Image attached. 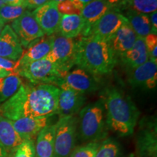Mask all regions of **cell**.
<instances>
[{
    "label": "cell",
    "instance_id": "ba28073f",
    "mask_svg": "<svg viewBox=\"0 0 157 157\" xmlns=\"http://www.w3.org/2000/svg\"><path fill=\"white\" fill-rule=\"evenodd\" d=\"M136 150L138 157H157L156 120L154 117L144 118L140 121Z\"/></svg>",
    "mask_w": 157,
    "mask_h": 157
},
{
    "label": "cell",
    "instance_id": "7402d4cb",
    "mask_svg": "<svg viewBox=\"0 0 157 157\" xmlns=\"http://www.w3.org/2000/svg\"><path fill=\"white\" fill-rule=\"evenodd\" d=\"M23 141L13 127L12 121L0 115V144L8 152L9 156Z\"/></svg>",
    "mask_w": 157,
    "mask_h": 157
},
{
    "label": "cell",
    "instance_id": "7bdbcfd3",
    "mask_svg": "<svg viewBox=\"0 0 157 157\" xmlns=\"http://www.w3.org/2000/svg\"><path fill=\"white\" fill-rule=\"evenodd\" d=\"M3 28H4V25H2L1 23H0V34H1V33H2V31Z\"/></svg>",
    "mask_w": 157,
    "mask_h": 157
},
{
    "label": "cell",
    "instance_id": "e0dca14e",
    "mask_svg": "<svg viewBox=\"0 0 157 157\" xmlns=\"http://www.w3.org/2000/svg\"><path fill=\"white\" fill-rule=\"evenodd\" d=\"M50 117H23L12 121L13 127L23 140H34L43 128L50 124Z\"/></svg>",
    "mask_w": 157,
    "mask_h": 157
},
{
    "label": "cell",
    "instance_id": "5b68a950",
    "mask_svg": "<svg viewBox=\"0 0 157 157\" xmlns=\"http://www.w3.org/2000/svg\"><path fill=\"white\" fill-rule=\"evenodd\" d=\"M15 73L28 79L31 84H52L56 87L63 80L65 75L45 58L17 68Z\"/></svg>",
    "mask_w": 157,
    "mask_h": 157
},
{
    "label": "cell",
    "instance_id": "8d00e7d4",
    "mask_svg": "<svg viewBox=\"0 0 157 157\" xmlns=\"http://www.w3.org/2000/svg\"><path fill=\"white\" fill-rule=\"evenodd\" d=\"M12 74H15L11 71H8L3 69V68H0V78L6 77V76H8Z\"/></svg>",
    "mask_w": 157,
    "mask_h": 157
},
{
    "label": "cell",
    "instance_id": "f546056e",
    "mask_svg": "<svg viewBox=\"0 0 157 157\" xmlns=\"http://www.w3.org/2000/svg\"><path fill=\"white\" fill-rule=\"evenodd\" d=\"M9 157H36L34 140H23Z\"/></svg>",
    "mask_w": 157,
    "mask_h": 157
},
{
    "label": "cell",
    "instance_id": "5bb4252c",
    "mask_svg": "<svg viewBox=\"0 0 157 157\" xmlns=\"http://www.w3.org/2000/svg\"><path fill=\"white\" fill-rule=\"evenodd\" d=\"M63 81L71 88L84 95L93 93L99 88L97 78L81 68L65 74Z\"/></svg>",
    "mask_w": 157,
    "mask_h": 157
},
{
    "label": "cell",
    "instance_id": "74e56055",
    "mask_svg": "<svg viewBox=\"0 0 157 157\" xmlns=\"http://www.w3.org/2000/svg\"><path fill=\"white\" fill-rule=\"evenodd\" d=\"M0 157H9L8 152L0 144Z\"/></svg>",
    "mask_w": 157,
    "mask_h": 157
},
{
    "label": "cell",
    "instance_id": "b9f144b4",
    "mask_svg": "<svg viewBox=\"0 0 157 157\" xmlns=\"http://www.w3.org/2000/svg\"><path fill=\"white\" fill-rule=\"evenodd\" d=\"M51 1H54V2H57V3H60V2H62L66 1V0H51Z\"/></svg>",
    "mask_w": 157,
    "mask_h": 157
},
{
    "label": "cell",
    "instance_id": "ab89813d",
    "mask_svg": "<svg viewBox=\"0 0 157 157\" xmlns=\"http://www.w3.org/2000/svg\"><path fill=\"white\" fill-rule=\"evenodd\" d=\"M105 1L108 2L111 4V5L115 6V5H117L118 3H119L121 0H105Z\"/></svg>",
    "mask_w": 157,
    "mask_h": 157
},
{
    "label": "cell",
    "instance_id": "836d02e7",
    "mask_svg": "<svg viewBox=\"0 0 157 157\" xmlns=\"http://www.w3.org/2000/svg\"><path fill=\"white\" fill-rule=\"evenodd\" d=\"M50 0H24V7L29 10H35L44 5Z\"/></svg>",
    "mask_w": 157,
    "mask_h": 157
},
{
    "label": "cell",
    "instance_id": "8fae6325",
    "mask_svg": "<svg viewBox=\"0 0 157 157\" xmlns=\"http://www.w3.org/2000/svg\"><path fill=\"white\" fill-rule=\"evenodd\" d=\"M10 26L23 48H28L31 43L44 36L31 12L29 10H25L18 18L13 21Z\"/></svg>",
    "mask_w": 157,
    "mask_h": 157
},
{
    "label": "cell",
    "instance_id": "484cf974",
    "mask_svg": "<svg viewBox=\"0 0 157 157\" xmlns=\"http://www.w3.org/2000/svg\"><path fill=\"white\" fill-rule=\"evenodd\" d=\"M22 84V80L17 74L0 78V105L15 95Z\"/></svg>",
    "mask_w": 157,
    "mask_h": 157
},
{
    "label": "cell",
    "instance_id": "44dd1931",
    "mask_svg": "<svg viewBox=\"0 0 157 157\" xmlns=\"http://www.w3.org/2000/svg\"><path fill=\"white\" fill-rule=\"evenodd\" d=\"M55 134L56 124H48L36 137V157H55Z\"/></svg>",
    "mask_w": 157,
    "mask_h": 157
},
{
    "label": "cell",
    "instance_id": "d4e9b609",
    "mask_svg": "<svg viewBox=\"0 0 157 157\" xmlns=\"http://www.w3.org/2000/svg\"><path fill=\"white\" fill-rule=\"evenodd\" d=\"M115 6L120 11L127 10L147 15L156 11L157 0H121Z\"/></svg>",
    "mask_w": 157,
    "mask_h": 157
},
{
    "label": "cell",
    "instance_id": "2e32d148",
    "mask_svg": "<svg viewBox=\"0 0 157 157\" xmlns=\"http://www.w3.org/2000/svg\"><path fill=\"white\" fill-rule=\"evenodd\" d=\"M53 38L54 36L51 35L44 38L36 39L35 42L34 41L32 43H31L28 47V49L23 52L22 56L17 61V69L36 60L46 58L52 48Z\"/></svg>",
    "mask_w": 157,
    "mask_h": 157
},
{
    "label": "cell",
    "instance_id": "cb8c5ba5",
    "mask_svg": "<svg viewBox=\"0 0 157 157\" xmlns=\"http://www.w3.org/2000/svg\"><path fill=\"white\" fill-rule=\"evenodd\" d=\"M124 15L137 36L145 38L151 34V27L148 15L128 10Z\"/></svg>",
    "mask_w": 157,
    "mask_h": 157
},
{
    "label": "cell",
    "instance_id": "e575fe53",
    "mask_svg": "<svg viewBox=\"0 0 157 157\" xmlns=\"http://www.w3.org/2000/svg\"><path fill=\"white\" fill-rule=\"evenodd\" d=\"M148 17L150 19L151 27V34L157 35V12L154 11L150 13V15H148Z\"/></svg>",
    "mask_w": 157,
    "mask_h": 157
},
{
    "label": "cell",
    "instance_id": "30bf717a",
    "mask_svg": "<svg viewBox=\"0 0 157 157\" xmlns=\"http://www.w3.org/2000/svg\"><path fill=\"white\" fill-rule=\"evenodd\" d=\"M60 90L57 114L60 118L71 117L78 113L86 102V97L71 88L63 80L58 85Z\"/></svg>",
    "mask_w": 157,
    "mask_h": 157
},
{
    "label": "cell",
    "instance_id": "ee69618b",
    "mask_svg": "<svg viewBox=\"0 0 157 157\" xmlns=\"http://www.w3.org/2000/svg\"><path fill=\"white\" fill-rule=\"evenodd\" d=\"M126 157H136V156H135L134 154H129L128 156H126Z\"/></svg>",
    "mask_w": 157,
    "mask_h": 157
},
{
    "label": "cell",
    "instance_id": "4316f807",
    "mask_svg": "<svg viewBox=\"0 0 157 157\" xmlns=\"http://www.w3.org/2000/svg\"><path fill=\"white\" fill-rule=\"evenodd\" d=\"M124 151L121 143L112 137L101 142L95 157H123Z\"/></svg>",
    "mask_w": 157,
    "mask_h": 157
},
{
    "label": "cell",
    "instance_id": "d6a6232c",
    "mask_svg": "<svg viewBox=\"0 0 157 157\" xmlns=\"http://www.w3.org/2000/svg\"><path fill=\"white\" fill-rule=\"evenodd\" d=\"M17 67V62L0 57V68L15 74Z\"/></svg>",
    "mask_w": 157,
    "mask_h": 157
},
{
    "label": "cell",
    "instance_id": "4dcf8cb0",
    "mask_svg": "<svg viewBox=\"0 0 157 157\" xmlns=\"http://www.w3.org/2000/svg\"><path fill=\"white\" fill-rule=\"evenodd\" d=\"M149 60L157 61V35L149 34L144 38Z\"/></svg>",
    "mask_w": 157,
    "mask_h": 157
},
{
    "label": "cell",
    "instance_id": "1f68e13d",
    "mask_svg": "<svg viewBox=\"0 0 157 157\" xmlns=\"http://www.w3.org/2000/svg\"><path fill=\"white\" fill-rule=\"evenodd\" d=\"M58 9L61 15H81V11L76 8L71 0H66L58 3Z\"/></svg>",
    "mask_w": 157,
    "mask_h": 157
},
{
    "label": "cell",
    "instance_id": "6da1fadb",
    "mask_svg": "<svg viewBox=\"0 0 157 157\" xmlns=\"http://www.w3.org/2000/svg\"><path fill=\"white\" fill-rule=\"evenodd\" d=\"M60 90L52 84H23L0 105V115L10 121L57 114Z\"/></svg>",
    "mask_w": 157,
    "mask_h": 157
},
{
    "label": "cell",
    "instance_id": "d590c367",
    "mask_svg": "<svg viewBox=\"0 0 157 157\" xmlns=\"http://www.w3.org/2000/svg\"><path fill=\"white\" fill-rule=\"evenodd\" d=\"M6 5L12 6H23L24 7V0H3Z\"/></svg>",
    "mask_w": 157,
    "mask_h": 157
},
{
    "label": "cell",
    "instance_id": "603a6c76",
    "mask_svg": "<svg viewBox=\"0 0 157 157\" xmlns=\"http://www.w3.org/2000/svg\"><path fill=\"white\" fill-rule=\"evenodd\" d=\"M84 21L80 15H62L58 31L66 38H75L82 33Z\"/></svg>",
    "mask_w": 157,
    "mask_h": 157
},
{
    "label": "cell",
    "instance_id": "ac0fdd59",
    "mask_svg": "<svg viewBox=\"0 0 157 157\" xmlns=\"http://www.w3.org/2000/svg\"><path fill=\"white\" fill-rule=\"evenodd\" d=\"M137 37L127 20L108 42L117 58L132 48Z\"/></svg>",
    "mask_w": 157,
    "mask_h": 157
},
{
    "label": "cell",
    "instance_id": "3957f363",
    "mask_svg": "<svg viewBox=\"0 0 157 157\" xmlns=\"http://www.w3.org/2000/svg\"><path fill=\"white\" fill-rule=\"evenodd\" d=\"M117 58L109 42L98 36H81L76 41V65L94 76L111 73Z\"/></svg>",
    "mask_w": 157,
    "mask_h": 157
},
{
    "label": "cell",
    "instance_id": "ffe728a7",
    "mask_svg": "<svg viewBox=\"0 0 157 157\" xmlns=\"http://www.w3.org/2000/svg\"><path fill=\"white\" fill-rule=\"evenodd\" d=\"M121 62L129 70L138 67L149 60L144 38L137 37L134 45L120 56Z\"/></svg>",
    "mask_w": 157,
    "mask_h": 157
},
{
    "label": "cell",
    "instance_id": "9c48e42d",
    "mask_svg": "<svg viewBox=\"0 0 157 157\" xmlns=\"http://www.w3.org/2000/svg\"><path fill=\"white\" fill-rule=\"evenodd\" d=\"M126 21L124 15L113 6L89 29L85 36H98L109 42Z\"/></svg>",
    "mask_w": 157,
    "mask_h": 157
},
{
    "label": "cell",
    "instance_id": "277c9868",
    "mask_svg": "<svg viewBox=\"0 0 157 157\" xmlns=\"http://www.w3.org/2000/svg\"><path fill=\"white\" fill-rule=\"evenodd\" d=\"M77 119V140L81 143L102 141L108 137L109 129L101 98L82 108Z\"/></svg>",
    "mask_w": 157,
    "mask_h": 157
},
{
    "label": "cell",
    "instance_id": "4fadbf2b",
    "mask_svg": "<svg viewBox=\"0 0 157 157\" xmlns=\"http://www.w3.org/2000/svg\"><path fill=\"white\" fill-rule=\"evenodd\" d=\"M128 82L135 88L154 89L157 85V61L148 60L138 67L129 70Z\"/></svg>",
    "mask_w": 157,
    "mask_h": 157
},
{
    "label": "cell",
    "instance_id": "8992f818",
    "mask_svg": "<svg viewBox=\"0 0 157 157\" xmlns=\"http://www.w3.org/2000/svg\"><path fill=\"white\" fill-rule=\"evenodd\" d=\"M77 123L76 116L59 118L56 123L55 157H70L76 146Z\"/></svg>",
    "mask_w": 157,
    "mask_h": 157
},
{
    "label": "cell",
    "instance_id": "9a60e30c",
    "mask_svg": "<svg viewBox=\"0 0 157 157\" xmlns=\"http://www.w3.org/2000/svg\"><path fill=\"white\" fill-rule=\"evenodd\" d=\"M23 52L18 37L10 25H5L0 34V57L17 61Z\"/></svg>",
    "mask_w": 157,
    "mask_h": 157
},
{
    "label": "cell",
    "instance_id": "60d3db41",
    "mask_svg": "<svg viewBox=\"0 0 157 157\" xmlns=\"http://www.w3.org/2000/svg\"><path fill=\"white\" fill-rule=\"evenodd\" d=\"M6 4L5 3V2L3 1V0H0V8H2V7H3V6H5Z\"/></svg>",
    "mask_w": 157,
    "mask_h": 157
},
{
    "label": "cell",
    "instance_id": "7c38bea8",
    "mask_svg": "<svg viewBox=\"0 0 157 157\" xmlns=\"http://www.w3.org/2000/svg\"><path fill=\"white\" fill-rule=\"evenodd\" d=\"M58 4L50 0L31 13L43 33L48 36L58 31L62 15L58 11Z\"/></svg>",
    "mask_w": 157,
    "mask_h": 157
},
{
    "label": "cell",
    "instance_id": "f35d334b",
    "mask_svg": "<svg viewBox=\"0 0 157 157\" xmlns=\"http://www.w3.org/2000/svg\"><path fill=\"white\" fill-rule=\"evenodd\" d=\"M76 1H78V2H79L80 4H82V5L84 7V6L87 5V4L90 2L93 1V0H76Z\"/></svg>",
    "mask_w": 157,
    "mask_h": 157
},
{
    "label": "cell",
    "instance_id": "52a82bcc",
    "mask_svg": "<svg viewBox=\"0 0 157 157\" xmlns=\"http://www.w3.org/2000/svg\"><path fill=\"white\" fill-rule=\"evenodd\" d=\"M47 60L54 63L62 74L68 72L76 65V41L60 35L55 36Z\"/></svg>",
    "mask_w": 157,
    "mask_h": 157
},
{
    "label": "cell",
    "instance_id": "d6986e66",
    "mask_svg": "<svg viewBox=\"0 0 157 157\" xmlns=\"http://www.w3.org/2000/svg\"><path fill=\"white\" fill-rule=\"evenodd\" d=\"M113 6L105 0H93L84 6L80 15L84 21L82 36H85L89 29Z\"/></svg>",
    "mask_w": 157,
    "mask_h": 157
},
{
    "label": "cell",
    "instance_id": "83f0119b",
    "mask_svg": "<svg viewBox=\"0 0 157 157\" xmlns=\"http://www.w3.org/2000/svg\"><path fill=\"white\" fill-rule=\"evenodd\" d=\"M25 11L23 6H12L5 5L0 8V23L5 26L6 23L13 22Z\"/></svg>",
    "mask_w": 157,
    "mask_h": 157
},
{
    "label": "cell",
    "instance_id": "f1b7e54d",
    "mask_svg": "<svg viewBox=\"0 0 157 157\" xmlns=\"http://www.w3.org/2000/svg\"><path fill=\"white\" fill-rule=\"evenodd\" d=\"M101 142H88L76 146L70 157H95Z\"/></svg>",
    "mask_w": 157,
    "mask_h": 157
},
{
    "label": "cell",
    "instance_id": "7a4b0ae2",
    "mask_svg": "<svg viewBox=\"0 0 157 157\" xmlns=\"http://www.w3.org/2000/svg\"><path fill=\"white\" fill-rule=\"evenodd\" d=\"M109 130L119 137L134 133L140 111L129 96L115 87H107L101 94Z\"/></svg>",
    "mask_w": 157,
    "mask_h": 157
}]
</instances>
